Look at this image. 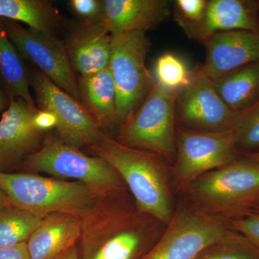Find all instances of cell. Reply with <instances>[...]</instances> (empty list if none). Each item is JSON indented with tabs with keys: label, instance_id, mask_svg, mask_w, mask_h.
I'll return each instance as SVG.
<instances>
[{
	"label": "cell",
	"instance_id": "1",
	"mask_svg": "<svg viewBox=\"0 0 259 259\" xmlns=\"http://www.w3.org/2000/svg\"><path fill=\"white\" fill-rule=\"evenodd\" d=\"M90 151L120 175L141 214L166 226L173 218L171 165L155 153L129 147L105 136Z\"/></svg>",
	"mask_w": 259,
	"mask_h": 259
},
{
	"label": "cell",
	"instance_id": "2",
	"mask_svg": "<svg viewBox=\"0 0 259 259\" xmlns=\"http://www.w3.org/2000/svg\"><path fill=\"white\" fill-rule=\"evenodd\" d=\"M182 193L184 204L199 214L244 217L259 206V163L243 156L199 177Z\"/></svg>",
	"mask_w": 259,
	"mask_h": 259
},
{
	"label": "cell",
	"instance_id": "3",
	"mask_svg": "<svg viewBox=\"0 0 259 259\" xmlns=\"http://www.w3.org/2000/svg\"><path fill=\"white\" fill-rule=\"evenodd\" d=\"M0 189L13 205L44 218L55 212L86 217L102 197L81 182L30 173L0 171Z\"/></svg>",
	"mask_w": 259,
	"mask_h": 259
},
{
	"label": "cell",
	"instance_id": "4",
	"mask_svg": "<svg viewBox=\"0 0 259 259\" xmlns=\"http://www.w3.org/2000/svg\"><path fill=\"white\" fill-rule=\"evenodd\" d=\"M100 211L98 236H84L83 259H135L146 243L159 238L166 227L134 212L120 197Z\"/></svg>",
	"mask_w": 259,
	"mask_h": 259
},
{
	"label": "cell",
	"instance_id": "5",
	"mask_svg": "<svg viewBox=\"0 0 259 259\" xmlns=\"http://www.w3.org/2000/svg\"><path fill=\"white\" fill-rule=\"evenodd\" d=\"M23 166L54 178L72 179L103 196L122 194L127 188L117 171L105 160L90 156L47 133L41 148L28 156Z\"/></svg>",
	"mask_w": 259,
	"mask_h": 259
},
{
	"label": "cell",
	"instance_id": "6",
	"mask_svg": "<svg viewBox=\"0 0 259 259\" xmlns=\"http://www.w3.org/2000/svg\"><path fill=\"white\" fill-rule=\"evenodd\" d=\"M179 93L155 82L144 101L120 126L117 141L155 153L172 165L176 156V104Z\"/></svg>",
	"mask_w": 259,
	"mask_h": 259
},
{
	"label": "cell",
	"instance_id": "7",
	"mask_svg": "<svg viewBox=\"0 0 259 259\" xmlns=\"http://www.w3.org/2000/svg\"><path fill=\"white\" fill-rule=\"evenodd\" d=\"M243 156L232 131L207 132L177 125L176 156L171 165V185L177 192L199 177Z\"/></svg>",
	"mask_w": 259,
	"mask_h": 259
},
{
	"label": "cell",
	"instance_id": "8",
	"mask_svg": "<svg viewBox=\"0 0 259 259\" xmlns=\"http://www.w3.org/2000/svg\"><path fill=\"white\" fill-rule=\"evenodd\" d=\"M150 46L145 32L111 35L109 69L115 82L121 125L137 110L154 85V78L146 65Z\"/></svg>",
	"mask_w": 259,
	"mask_h": 259
},
{
	"label": "cell",
	"instance_id": "9",
	"mask_svg": "<svg viewBox=\"0 0 259 259\" xmlns=\"http://www.w3.org/2000/svg\"><path fill=\"white\" fill-rule=\"evenodd\" d=\"M233 231L227 220L199 214L183 204L141 259H194Z\"/></svg>",
	"mask_w": 259,
	"mask_h": 259
},
{
	"label": "cell",
	"instance_id": "10",
	"mask_svg": "<svg viewBox=\"0 0 259 259\" xmlns=\"http://www.w3.org/2000/svg\"><path fill=\"white\" fill-rule=\"evenodd\" d=\"M30 86L39 110L54 114L57 137L65 144L80 148L100 144L107 136L82 104L61 90L33 66L28 67Z\"/></svg>",
	"mask_w": 259,
	"mask_h": 259
},
{
	"label": "cell",
	"instance_id": "11",
	"mask_svg": "<svg viewBox=\"0 0 259 259\" xmlns=\"http://www.w3.org/2000/svg\"><path fill=\"white\" fill-rule=\"evenodd\" d=\"M7 33L25 61L79 101V81L64 40L4 19Z\"/></svg>",
	"mask_w": 259,
	"mask_h": 259
},
{
	"label": "cell",
	"instance_id": "12",
	"mask_svg": "<svg viewBox=\"0 0 259 259\" xmlns=\"http://www.w3.org/2000/svg\"><path fill=\"white\" fill-rule=\"evenodd\" d=\"M237 113L218 95L212 81L198 70L192 82L179 93L176 104L177 125L207 131H232Z\"/></svg>",
	"mask_w": 259,
	"mask_h": 259
},
{
	"label": "cell",
	"instance_id": "13",
	"mask_svg": "<svg viewBox=\"0 0 259 259\" xmlns=\"http://www.w3.org/2000/svg\"><path fill=\"white\" fill-rule=\"evenodd\" d=\"M38 110L23 99H10L0 120V168L16 164L41 148L47 134L34 124Z\"/></svg>",
	"mask_w": 259,
	"mask_h": 259
},
{
	"label": "cell",
	"instance_id": "14",
	"mask_svg": "<svg viewBox=\"0 0 259 259\" xmlns=\"http://www.w3.org/2000/svg\"><path fill=\"white\" fill-rule=\"evenodd\" d=\"M202 44L206 59L203 66L197 70L212 81L259 61V32H218Z\"/></svg>",
	"mask_w": 259,
	"mask_h": 259
},
{
	"label": "cell",
	"instance_id": "15",
	"mask_svg": "<svg viewBox=\"0 0 259 259\" xmlns=\"http://www.w3.org/2000/svg\"><path fill=\"white\" fill-rule=\"evenodd\" d=\"M76 74L87 76L106 69L111 58V35L102 22L69 25L64 40Z\"/></svg>",
	"mask_w": 259,
	"mask_h": 259
},
{
	"label": "cell",
	"instance_id": "16",
	"mask_svg": "<svg viewBox=\"0 0 259 259\" xmlns=\"http://www.w3.org/2000/svg\"><path fill=\"white\" fill-rule=\"evenodd\" d=\"M171 15L166 0H104L102 23L110 35L153 30Z\"/></svg>",
	"mask_w": 259,
	"mask_h": 259
},
{
	"label": "cell",
	"instance_id": "17",
	"mask_svg": "<svg viewBox=\"0 0 259 259\" xmlns=\"http://www.w3.org/2000/svg\"><path fill=\"white\" fill-rule=\"evenodd\" d=\"M81 216L55 212L44 218L27 242L30 259H56L74 246L82 234Z\"/></svg>",
	"mask_w": 259,
	"mask_h": 259
},
{
	"label": "cell",
	"instance_id": "18",
	"mask_svg": "<svg viewBox=\"0 0 259 259\" xmlns=\"http://www.w3.org/2000/svg\"><path fill=\"white\" fill-rule=\"evenodd\" d=\"M259 32V4L255 0H209L205 17L193 40L199 42L218 32Z\"/></svg>",
	"mask_w": 259,
	"mask_h": 259
},
{
	"label": "cell",
	"instance_id": "19",
	"mask_svg": "<svg viewBox=\"0 0 259 259\" xmlns=\"http://www.w3.org/2000/svg\"><path fill=\"white\" fill-rule=\"evenodd\" d=\"M79 102L97 125L103 130L121 126L117 112V93L109 68L96 74L79 76Z\"/></svg>",
	"mask_w": 259,
	"mask_h": 259
},
{
	"label": "cell",
	"instance_id": "20",
	"mask_svg": "<svg viewBox=\"0 0 259 259\" xmlns=\"http://www.w3.org/2000/svg\"><path fill=\"white\" fill-rule=\"evenodd\" d=\"M0 88L8 97L20 98L37 107L30 93V74L25 61L10 40L4 19L0 18Z\"/></svg>",
	"mask_w": 259,
	"mask_h": 259
},
{
	"label": "cell",
	"instance_id": "21",
	"mask_svg": "<svg viewBox=\"0 0 259 259\" xmlns=\"http://www.w3.org/2000/svg\"><path fill=\"white\" fill-rule=\"evenodd\" d=\"M0 18L54 35L65 25L59 10L49 0H0Z\"/></svg>",
	"mask_w": 259,
	"mask_h": 259
},
{
	"label": "cell",
	"instance_id": "22",
	"mask_svg": "<svg viewBox=\"0 0 259 259\" xmlns=\"http://www.w3.org/2000/svg\"><path fill=\"white\" fill-rule=\"evenodd\" d=\"M218 95L232 111H245L259 101V61L212 81Z\"/></svg>",
	"mask_w": 259,
	"mask_h": 259
},
{
	"label": "cell",
	"instance_id": "23",
	"mask_svg": "<svg viewBox=\"0 0 259 259\" xmlns=\"http://www.w3.org/2000/svg\"><path fill=\"white\" fill-rule=\"evenodd\" d=\"M44 217L13 204L0 208V248L26 243Z\"/></svg>",
	"mask_w": 259,
	"mask_h": 259
},
{
	"label": "cell",
	"instance_id": "24",
	"mask_svg": "<svg viewBox=\"0 0 259 259\" xmlns=\"http://www.w3.org/2000/svg\"><path fill=\"white\" fill-rule=\"evenodd\" d=\"M194 71L189 70L185 61L175 54L166 53L156 59L154 81L170 93H180L193 79Z\"/></svg>",
	"mask_w": 259,
	"mask_h": 259
},
{
	"label": "cell",
	"instance_id": "25",
	"mask_svg": "<svg viewBox=\"0 0 259 259\" xmlns=\"http://www.w3.org/2000/svg\"><path fill=\"white\" fill-rule=\"evenodd\" d=\"M194 259H259V250L241 233H231L204 248Z\"/></svg>",
	"mask_w": 259,
	"mask_h": 259
},
{
	"label": "cell",
	"instance_id": "26",
	"mask_svg": "<svg viewBox=\"0 0 259 259\" xmlns=\"http://www.w3.org/2000/svg\"><path fill=\"white\" fill-rule=\"evenodd\" d=\"M232 132L242 155L259 152V101L248 110L237 113Z\"/></svg>",
	"mask_w": 259,
	"mask_h": 259
},
{
	"label": "cell",
	"instance_id": "27",
	"mask_svg": "<svg viewBox=\"0 0 259 259\" xmlns=\"http://www.w3.org/2000/svg\"><path fill=\"white\" fill-rule=\"evenodd\" d=\"M209 0H176L173 3L174 20L186 36L193 40L203 22Z\"/></svg>",
	"mask_w": 259,
	"mask_h": 259
},
{
	"label": "cell",
	"instance_id": "28",
	"mask_svg": "<svg viewBox=\"0 0 259 259\" xmlns=\"http://www.w3.org/2000/svg\"><path fill=\"white\" fill-rule=\"evenodd\" d=\"M68 8L79 22L97 23L103 17L104 0H70Z\"/></svg>",
	"mask_w": 259,
	"mask_h": 259
},
{
	"label": "cell",
	"instance_id": "29",
	"mask_svg": "<svg viewBox=\"0 0 259 259\" xmlns=\"http://www.w3.org/2000/svg\"><path fill=\"white\" fill-rule=\"evenodd\" d=\"M234 231L241 233L259 250V212H252L244 217L229 221Z\"/></svg>",
	"mask_w": 259,
	"mask_h": 259
},
{
	"label": "cell",
	"instance_id": "30",
	"mask_svg": "<svg viewBox=\"0 0 259 259\" xmlns=\"http://www.w3.org/2000/svg\"><path fill=\"white\" fill-rule=\"evenodd\" d=\"M34 124L39 131L47 134L53 129H56L57 120L51 112L39 110L34 117Z\"/></svg>",
	"mask_w": 259,
	"mask_h": 259
},
{
	"label": "cell",
	"instance_id": "31",
	"mask_svg": "<svg viewBox=\"0 0 259 259\" xmlns=\"http://www.w3.org/2000/svg\"><path fill=\"white\" fill-rule=\"evenodd\" d=\"M0 259H30L26 243L0 248Z\"/></svg>",
	"mask_w": 259,
	"mask_h": 259
},
{
	"label": "cell",
	"instance_id": "32",
	"mask_svg": "<svg viewBox=\"0 0 259 259\" xmlns=\"http://www.w3.org/2000/svg\"><path fill=\"white\" fill-rule=\"evenodd\" d=\"M56 259H80L79 252L74 245Z\"/></svg>",
	"mask_w": 259,
	"mask_h": 259
},
{
	"label": "cell",
	"instance_id": "33",
	"mask_svg": "<svg viewBox=\"0 0 259 259\" xmlns=\"http://www.w3.org/2000/svg\"><path fill=\"white\" fill-rule=\"evenodd\" d=\"M10 102V97L5 93L4 90L0 88V112L8 108V106H9Z\"/></svg>",
	"mask_w": 259,
	"mask_h": 259
},
{
	"label": "cell",
	"instance_id": "34",
	"mask_svg": "<svg viewBox=\"0 0 259 259\" xmlns=\"http://www.w3.org/2000/svg\"><path fill=\"white\" fill-rule=\"evenodd\" d=\"M10 204H11V202H10V199L7 197L5 192L0 189V208Z\"/></svg>",
	"mask_w": 259,
	"mask_h": 259
},
{
	"label": "cell",
	"instance_id": "35",
	"mask_svg": "<svg viewBox=\"0 0 259 259\" xmlns=\"http://www.w3.org/2000/svg\"><path fill=\"white\" fill-rule=\"evenodd\" d=\"M243 156H244L245 157L250 158V159L253 160V161L258 162V163H259V152L245 153V154H243Z\"/></svg>",
	"mask_w": 259,
	"mask_h": 259
},
{
	"label": "cell",
	"instance_id": "36",
	"mask_svg": "<svg viewBox=\"0 0 259 259\" xmlns=\"http://www.w3.org/2000/svg\"><path fill=\"white\" fill-rule=\"evenodd\" d=\"M253 212H259V206H258V207H255L254 210H253Z\"/></svg>",
	"mask_w": 259,
	"mask_h": 259
},
{
	"label": "cell",
	"instance_id": "37",
	"mask_svg": "<svg viewBox=\"0 0 259 259\" xmlns=\"http://www.w3.org/2000/svg\"><path fill=\"white\" fill-rule=\"evenodd\" d=\"M258 4H259V0H258Z\"/></svg>",
	"mask_w": 259,
	"mask_h": 259
}]
</instances>
